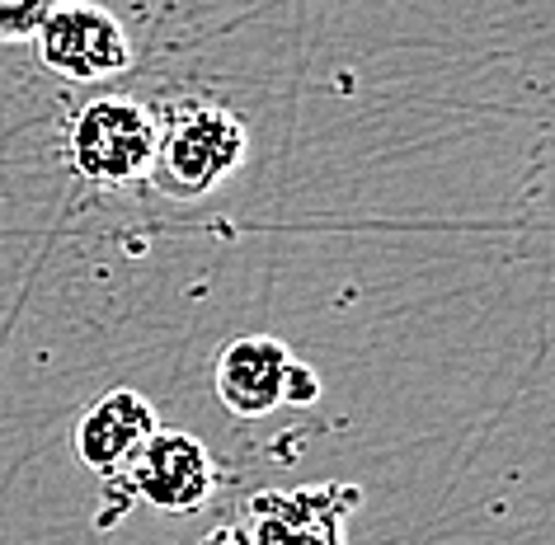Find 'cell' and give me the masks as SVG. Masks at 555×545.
I'll list each match as a JSON object with an SVG mask.
<instances>
[{
	"mask_svg": "<svg viewBox=\"0 0 555 545\" xmlns=\"http://www.w3.org/2000/svg\"><path fill=\"white\" fill-rule=\"evenodd\" d=\"M249 128L235 108L184 94L156 108V156H151V184L175 203H193L217 193L245 165Z\"/></svg>",
	"mask_w": 555,
	"mask_h": 545,
	"instance_id": "obj_1",
	"label": "cell"
},
{
	"mask_svg": "<svg viewBox=\"0 0 555 545\" xmlns=\"http://www.w3.org/2000/svg\"><path fill=\"white\" fill-rule=\"evenodd\" d=\"M315 400H321V376H315L307 362L293 358L287 381H283V404H315Z\"/></svg>",
	"mask_w": 555,
	"mask_h": 545,
	"instance_id": "obj_9",
	"label": "cell"
},
{
	"mask_svg": "<svg viewBox=\"0 0 555 545\" xmlns=\"http://www.w3.org/2000/svg\"><path fill=\"white\" fill-rule=\"evenodd\" d=\"M203 545H249V536H245V527H241V522H231V527H217Z\"/></svg>",
	"mask_w": 555,
	"mask_h": 545,
	"instance_id": "obj_10",
	"label": "cell"
},
{
	"mask_svg": "<svg viewBox=\"0 0 555 545\" xmlns=\"http://www.w3.org/2000/svg\"><path fill=\"white\" fill-rule=\"evenodd\" d=\"M156 428H160L156 404H151L142 390H132V386H114L76 418V428H72L76 460L108 484V480H118V475L132 466V456L142 452V442Z\"/></svg>",
	"mask_w": 555,
	"mask_h": 545,
	"instance_id": "obj_6",
	"label": "cell"
},
{
	"mask_svg": "<svg viewBox=\"0 0 555 545\" xmlns=\"http://www.w3.org/2000/svg\"><path fill=\"white\" fill-rule=\"evenodd\" d=\"M363 503L358 484H315L293 494H259L245 512L249 545H344V522Z\"/></svg>",
	"mask_w": 555,
	"mask_h": 545,
	"instance_id": "obj_5",
	"label": "cell"
},
{
	"mask_svg": "<svg viewBox=\"0 0 555 545\" xmlns=\"http://www.w3.org/2000/svg\"><path fill=\"white\" fill-rule=\"evenodd\" d=\"M156 108L128 94H100L66 118V165L100 189H128L151 174Z\"/></svg>",
	"mask_w": 555,
	"mask_h": 545,
	"instance_id": "obj_2",
	"label": "cell"
},
{
	"mask_svg": "<svg viewBox=\"0 0 555 545\" xmlns=\"http://www.w3.org/2000/svg\"><path fill=\"white\" fill-rule=\"evenodd\" d=\"M29 43L38 52V62H43L52 76L72 80V86L114 80L128 72L137 57L122 20L114 10L94 5V0H62V5L38 24V34Z\"/></svg>",
	"mask_w": 555,
	"mask_h": 545,
	"instance_id": "obj_3",
	"label": "cell"
},
{
	"mask_svg": "<svg viewBox=\"0 0 555 545\" xmlns=\"http://www.w3.org/2000/svg\"><path fill=\"white\" fill-rule=\"evenodd\" d=\"M62 0H0V43H29Z\"/></svg>",
	"mask_w": 555,
	"mask_h": 545,
	"instance_id": "obj_8",
	"label": "cell"
},
{
	"mask_svg": "<svg viewBox=\"0 0 555 545\" xmlns=\"http://www.w3.org/2000/svg\"><path fill=\"white\" fill-rule=\"evenodd\" d=\"M293 348L273 334H241L217 353V400L235 418H263L283 404Z\"/></svg>",
	"mask_w": 555,
	"mask_h": 545,
	"instance_id": "obj_7",
	"label": "cell"
},
{
	"mask_svg": "<svg viewBox=\"0 0 555 545\" xmlns=\"http://www.w3.org/2000/svg\"><path fill=\"white\" fill-rule=\"evenodd\" d=\"M122 498H137L156 512H198L217 494V460L203 438L184 428H156L132 456V466L108 480Z\"/></svg>",
	"mask_w": 555,
	"mask_h": 545,
	"instance_id": "obj_4",
	"label": "cell"
}]
</instances>
